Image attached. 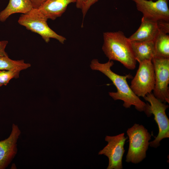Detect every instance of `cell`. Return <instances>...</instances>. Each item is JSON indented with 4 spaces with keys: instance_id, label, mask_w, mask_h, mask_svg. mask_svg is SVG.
I'll return each mask as SVG.
<instances>
[{
    "instance_id": "cell-23",
    "label": "cell",
    "mask_w": 169,
    "mask_h": 169,
    "mask_svg": "<svg viewBox=\"0 0 169 169\" xmlns=\"http://www.w3.org/2000/svg\"><path fill=\"white\" fill-rule=\"evenodd\" d=\"M2 85H3L2 84H0V87L2 86Z\"/></svg>"
},
{
    "instance_id": "cell-22",
    "label": "cell",
    "mask_w": 169,
    "mask_h": 169,
    "mask_svg": "<svg viewBox=\"0 0 169 169\" xmlns=\"http://www.w3.org/2000/svg\"><path fill=\"white\" fill-rule=\"evenodd\" d=\"M87 0H76V6L77 8L81 9Z\"/></svg>"
},
{
    "instance_id": "cell-5",
    "label": "cell",
    "mask_w": 169,
    "mask_h": 169,
    "mask_svg": "<svg viewBox=\"0 0 169 169\" xmlns=\"http://www.w3.org/2000/svg\"><path fill=\"white\" fill-rule=\"evenodd\" d=\"M144 98L150 103L148 106L150 116L154 115L158 126V134L149 144L150 146L156 148L160 145V143L162 139L169 137V120L166 113L169 105L157 99L151 93L147 94Z\"/></svg>"
},
{
    "instance_id": "cell-11",
    "label": "cell",
    "mask_w": 169,
    "mask_h": 169,
    "mask_svg": "<svg viewBox=\"0 0 169 169\" xmlns=\"http://www.w3.org/2000/svg\"><path fill=\"white\" fill-rule=\"evenodd\" d=\"M159 30L158 21L143 16L139 28L128 38L130 41H154Z\"/></svg>"
},
{
    "instance_id": "cell-9",
    "label": "cell",
    "mask_w": 169,
    "mask_h": 169,
    "mask_svg": "<svg viewBox=\"0 0 169 169\" xmlns=\"http://www.w3.org/2000/svg\"><path fill=\"white\" fill-rule=\"evenodd\" d=\"M143 16L156 21L169 22V0H132Z\"/></svg>"
},
{
    "instance_id": "cell-18",
    "label": "cell",
    "mask_w": 169,
    "mask_h": 169,
    "mask_svg": "<svg viewBox=\"0 0 169 169\" xmlns=\"http://www.w3.org/2000/svg\"><path fill=\"white\" fill-rule=\"evenodd\" d=\"M99 0H87L81 9L83 18L85 17L90 7Z\"/></svg>"
},
{
    "instance_id": "cell-8",
    "label": "cell",
    "mask_w": 169,
    "mask_h": 169,
    "mask_svg": "<svg viewBox=\"0 0 169 169\" xmlns=\"http://www.w3.org/2000/svg\"><path fill=\"white\" fill-rule=\"evenodd\" d=\"M127 138L124 133L115 136H106L105 140L108 142V144L99 152L98 155H104L108 158L107 169L123 168L122 159L125 151L124 145Z\"/></svg>"
},
{
    "instance_id": "cell-12",
    "label": "cell",
    "mask_w": 169,
    "mask_h": 169,
    "mask_svg": "<svg viewBox=\"0 0 169 169\" xmlns=\"http://www.w3.org/2000/svg\"><path fill=\"white\" fill-rule=\"evenodd\" d=\"M76 1V0H46L38 9L48 19L54 20L62 16L69 4Z\"/></svg>"
},
{
    "instance_id": "cell-6",
    "label": "cell",
    "mask_w": 169,
    "mask_h": 169,
    "mask_svg": "<svg viewBox=\"0 0 169 169\" xmlns=\"http://www.w3.org/2000/svg\"><path fill=\"white\" fill-rule=\"evenodd\" d=\"M136 74L131 81L130 87L137 96L144 98L151 93L155 85V74L154 65L151 60L139 62Z\"/></svg>"
},
{
    "instance_id": "cell-4",
    "label": "cell",
    "mask_w": 169,
    "mask_h": 169,
    "mask_svg": "<svg viewBox=\"0 0 169 169\" xmlns=\"http://www.w3.org/2000/svg\"><path fill=\"white\" fill-rule=\"evenodd\" d=\"M47 20L38 9L33 8L27 13L22 14L18 22L27 29L40 35L47 43L53 38L64 44L66 38L52 29L48 24Z\"/></svg>"
},
{
    "instance_id": "cell-3",
    "label": "cell",
    "mask_w": 169,
    "mask_h": 169,
    "mask_svg": "<svg viewBox=\"0 0 169 169\" xmlns=\"http://www.w3.org/2000/svg\"><path fill=\"white\" fill-rule=\"evenodd\" d=\"M129 139V147L126 161L137 164L146 156L151 135L143 125L135 124L127 131Z\"/></svg>"
},
{
    "instance_id": "cell-16",
    "label": "cell",
    "mask_w": 169,
    "mask_h": 169,
    "mask_svg": "<svg viewBox=\"0 0 169 169\" xmlns=\"http://www.w3.org/2000/svg\"><path fill=\"white\" fill-rule=\"evenodd\" d=\"M30 64L26 63L23 60H13L8 56L0 57V70H10L17 69L21 71L30 67Z\"/></svg>"
},
{
    "instance_id": "cell-14",
    "label": "cell",
    "mask_w": 169,
    "mask_h": 169,
    "mask_svg": "<svg viewBox=\"0 0 169 169\" xmlns=\"http://www.w3.org/2000/svg\"><path fill=\"white\" fill-rule=\"evenodd\" d=\"M33 8L30 0H9L6 7L0 12V21L5 22L11 15L28 13Z\"/></svg>"
},
{
    "instance_id": "cell-19",
    "label": "cell",
    "mask_w": 169,
    "mask_h": 169,
    "mask_svg": "<svg viewBox=\"0 0 169 169\" xmlns=\"http://www.w3.org/2000/svg\"><path fill=\"white\" fill-rule=\"evenodd\" d=\"M169 22L164 21H158L159 29L166 33H169Z\"/></svg>"
},
{
    "instance_id": "cell-21",
    "label": "cell",
    "mask_w": 169,
    "mask_h": 169,
    "mask_svg": "<svg viewBox=\"0 0 169 169\" xmlns=\"http://www.w3.org/2000/svg\"><path fill=\"white\" fill-rule=\"evenodd\" d=\"M34 8H38L46 0H30Z\"/></svg>"
},
{
    "instance_id": "cell-1",
    "label": "cell",
    "mask_w": 169,
    "mask_h": 169,
    "mask_svg": "<svg viewBox=\"0 0 169 169\" xmlns=\"http://www.w3.org/2000/svg\"><path fill=\"white\" fill-rule=\"evenodd\" d=\"M114 63L109 60L105 63H101L97 59L92 60L90 67L93 70L100 71L107 76L117 89L116 92H110L109 95L115 100H120L124 102L123 106L126 108L134 105L140 112L143 111L149 117L148 103H146L133 92L128 85L127 79L132 78L130 74L122 76L117 74L111 69Z\"/></svg>"
},
{
    "instance_id": "cell-7",
    "label": "cell",
    "mask_w": 169,
    "mask_h": 169,
    "mask_svg": "<svg viewBox=\"0 0 169 169\" xmlns=\"http://www.w3.org/2000/svg\"><path fill=\"white\" fill-rule=\"evenodd\" d=\"M155 74L153 94L163 103H169V58L156 56L152 58Z\"/></svg>"
},
{
    "instance_id": "cell-20",
    "label": "cell",
    "mask_w": 169,
    "mask_h": 169,
    "mask_svg": "<svg viewBox=\"0 0 169 169\" xmlns=\"http://www.w3.org/2000/svg\"><path fill=\"white\" fill-rule=\"evenodd\" d=\"M8 42L6 40L0 41V57L8 56L5 51V49Z\"/></svg>"
},
{
    "instance_id": "cell-17",
    "label": "cell",
    "mask_w": 169,
    "mask_h": 169,
    "mask_svg": "<svg viewBox=\"0 0 169 169\" xmlns=\"http://www.w3.org/2000/svg\"><path fill=\"white\" fill-rule=\"evenodd\" d=\"M21 71L17 69L0 71V84L7 85L13 78H18Z\"/></svg>"
},
{
    "instance_id": "cell-15",
    "label": "cell",
    "mask_w": 169,
    "mask_h": 169,
    "mask_svg": "<svg viewBox=\"0 0 169 169\" xmlns=\"http://www.w3.org/2000/svg\"><path fill=\"white\" fill-rule=\"evenodd\" d=\"M155 56L169 58V35L160 29L154 40Z\"/></svg>"
},
{
    "instance_id": "cell-2",
    "label": "cell",
    "mask_w": 169,
    "mask_h": 169,
    "mask_svg": "<svg viewBox=\"0 0 169 169\" xmlns=\"http://www.w3.org/2000/svg\"><path fill=\"white\" fill-rule=\"evenodd\" d=\"M102 49L110 60L119 62L125 67L133 70L136 61L132 51L128 38L120 31L103 33Z\"/></svg>"
},
{
    "instance_id": "cell-13",
    "label": "cell",
    "mask_w": 169,
    "mask_h": 169,
    "mask_svg": "<svg viewBox=\"0 0 169 169\" xmlns=\"http://www.w3.org/2000/svg\"><path fill=\"white\" fill-rule=\"evenodd\" d=\"M130 42L134 57L138 63L145 60H151L155 56L154 41Z\"/></svg>"
},
{
    "instance_id": "cell-10",
    "label": "cell",
    "mask_w": 169,
    "mask_h": 169,
    "mask_svg": "<svg viewBox=\"0 0 169 169\" xmlns=\"http://www.w3.org/2000/svg\"><path fill=\"white\" fill-rule=\"evenodd\" d=\"M21 133L18 125L13 124L9 136L0 141V169L6 168L17 154V143Z\"/></svg>"
}]
</instances>
